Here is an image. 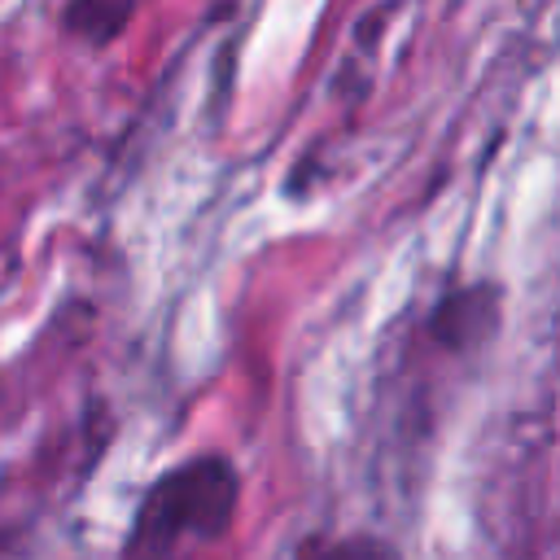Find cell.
Instances as JSON below:
<instances>
[{"label":"cell","mask_w":560,"mask_h":560,"mask_svg":"<svg viewBox=\"0 0 560 560\" xmlns=\"http://www.w3.org/2000/svg\"><path fill=\"white\" fill-rule=\"evenodd\" d=\"M241 508V472L228 455L201 451L166 468L140 494L122 560H175L188 547L219 542Z\"/></svg>","instance_id":"6da1fadb"},{"label":"cell","mask_w":560,"mask_h":560,"mask_svg":"<svg viewBox=\"0 0 560 560\" xmlns=\"http://www.w3.org/2000/svg\"><path fill=\"white\" fill-rule=\"evenodd\" d=\"M494 328H499V289L486 280L451 289L429 315V337L459 354L477 350L486 337H494Z\"/></svg>","instance_id":"7a4b0ae2"},{"label":"cell","mask_w":560,"mask_h":560,"mask_svg":"<svg viewBox=\"0 0 560 560\" xmlns=\"http://www.w3.org/2000/svg\"><path fill=\"white\" fill-rule=\"evenodd\" d=\"M136 18V0H66L61 4V31L88 48L114 44Z\"/></svg>","instance_id":"3957f363"},{"label":"cell","mask_w":560,"mask_h":560,"mask_svg":"<svg viewBox=\"0 0 560 560\" xmlns=\"http://www.w3.org/2000/svg\"><path fill=\"white\" fill-rule=\"evenodd\" d=\"M298 560H402V551L381 534H341V538H311Z\"/></svg>","instance_id":"277c9868"}]
</instances>
